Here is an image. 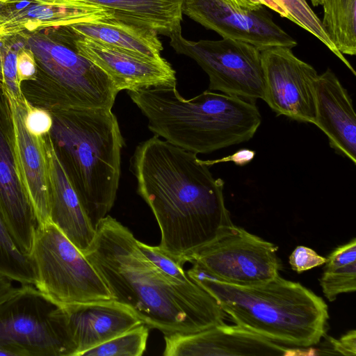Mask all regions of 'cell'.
<instances>
[{
  "label": "cell",
  "instance_id": "obj_1",
  "mask_svg": "<svg viewBox=\"0 0 356 356\" xmlns=\"http://www.w3.org/2000/svg\"><path fill=\"white\" fill-rule=\"evenodd\" d=\"M131 170L159 226L158 246L179 264L233 224L224 181L214 178L197 154L154 135L137 145Z\"/></svg>",
  "mask_w": 356,
  "mask_h": 356
},
{
  "label": "cell",
  "instance_id": "obj_2",
  "mask_svg": "<svg viewBox=\"0 0 356 356\" xmlns=\"http://www.w3.org/2000/svg\"><path fill=\"white\" fill-rule=\"evenodd\" d=\"M132 232L111 216L99 221L83 253L113 300L164 334L193 333L222 324L226 314L203 288L171 282L143 254Z\"/></svg>",
  "mask_w": 356,
  "mask_h": 356
},
{
  "label": "cell",
  "instance_id": "obj_3",
  "mask_svg": "<svg viewBox=\"0 0 356 356\" xmlns=\"http://www.w3.org/2000/svg\"><path fill=\"white\" fill-rule=\"evenodd\" d=\"M177 83L129 90L154 135L195 154H209L250 140L261 115L255 102L205 90L186 99Z\"/></svg>",
  "mask_w": 356,
  "mask_h": 356
},
{
  "label": "cell",
  "instance_id": "obj_4",
  "mask_svg": "<svg viewBox=\"0 0 356 356\" xmlns=\"http://www.w3.org/2000/svg\"><path fill=\"white\" fill-rule=\"evenodd\" d=\"M186 274L236 325L268 341L302 349L317 345L326 334L327 304L298 282L278 275L262 284L234 286L215 279L195 264Z\"/></svg>",
  "mask_w": 356,
  "mask_h": 356
},
{
  "label": "cell",
  "instance_id": "obj_5",
  "mask_svg": "<svg viewBox=\"0 0 356 356\" xmlns=\"http://www.w3.org/2000/svg\"><path fill=\"white\" fill-rule=\"evenodd\" d=\"M56 154L93 227L113 207L120 177L124 140L111 109L50 112Z\"/></svg>",
  "mask_w": 356,
  "mask_h": 356
},
{
  "label": "cell",
  "instance_id": "obj_6",
  "mask_svg": "<svg viewBox=\"0 0 356 356\" xmlns=\"http://www.w3.org/2000/svg\"><path fill=\"white\" fill-rule=\"evenodd\" d=\"M51 37L40 34L47 47L29 43L37 63L33 80L23 81L20 88L32 105L49 112L74 108L111 109L118 90L110 77L78 53L74 33L67 26Z\"/></svg>",
  "mask_w": 356,
  "mask_h": 356
},
{
  "label": "cell",
  "instance_id": "obj_7",
  "mask_svg": "<svg viewBox=\"0 0 356 356\" xmlns=\"http://www.w3.org/2000/svg\"><path fill=\"white\" fill-rule=\"evenodd\" d=\"M29 256L35 286L58 306L113 300L92 264L51 222L38 226Z\"/></svg>",
  "mask_w": 356,
  "mask_h": 356
},
{
  "label": "cell",
  "instance_id": "obj_8",
  "mask_svg": "<svg viewBox=\"0 0 356 356\" xmlns=\"http://www.w3.org/2000/svg\"><path fill=\"white\" fill-rule=\"evenodd\" d=\"M0 349L10 356H74L63 309L35 286L0 299Z\"/></svg>",
  "mask_w": 356,
  "mask_h": 356
},
{
  "label": "cell",
  "instance_id": "obj_9",
  "mask_svg": "<svg viewBox=\"0 0 356 356\" xmlns=\"http://www.w3.org/2000/svg\"><path fill=\"white\" fill-rule=\"evenodd\" d=\"M170 38L177 53L193 59L207 74L209 90L254 102L264 99L261 51L254 45L229 38L192 41L186 39L181 31Z\"/></svg>",
  "mask_w": 356,
  "mask_h": 356
},
{
  "label": "cell",
  "instance_id": "obj_10",
  "mask_svg": "<svg viewBox=\"0 0 356 356\" xmlns=\"http://www.w3.org/2000/svg\"><path fill=\"white\" fill-rule=\"evenodd\" d=\"M278 247L232 224L187 260L215 279L238 286L262 284L279 275Z\"/></svg>",
  "mask_w": 356,
  "mask_h": 356
},
{
  "label": "cell",
  "instance_id": "obj_11",
  "mask_svg": "<svg viewBox=\"0 0 356 356\" xmlns=\"http://www.w3.org/2000/svg\"><path fill=\"white\" fill-rule=\"evenodd\" d=\"M265 90L264 101L277 115L314 124L318 73L286 47L261 51Z\"/></svg>",
  "mask_w": 356,
  "mask_h": 356
},
{
  "label": "cell",
  "instance_id": "obj_12",
  "mask_svg": "<svg viewBox=\"0 0 356 356\" xmlns=\"http://www.w3.org/2000/svg\"><path fill=\"white\" fill-rule=\"evenodd\" d=\"M0 213L19 249L29 255L38 223L21 182L11 103L0 84Z\"/></svg>",
  "mask_w": 356,
  "mask_h": 356
},
{
  "label": "cell",
  "instance_id": "obj_13",
  "mask_svg": "<svg viewBox=\"0 0 356 356\" xmlns=\"http://www.w3.org/2000/svg\"><path fill=\"white\" fill-rule=\"evenodd\" d=\"M237 8L224 0H184L182 13L222 38L243 41L261 51L296 47L297 42L266 13Z\"/></svg>",
  "mask_w": 356,
  "mask_h": 356
},
{
  "label": "cell",
  "instance_id": "obj_14",
  "mask_svg": "<svg viewBox=\"0 0 356 356\" xmlns=\"http://www.w3.org/2000/svg\"><path fill=\"white\" fill-rule=\"evenodd\" d=\"M165 356H269L294 355V348L225 323L193 333L164 334Z\"/></svg>",
  "mask_w": 356,
  "mask_h": 356
},
{
  "label": "cell",
  "instance_id": "obj_15",
  "mask_svg": "<svg viewBox=\"0 0 356 356\" xmlns=\"http://www.w3.org/2000/svg\"><path fill=\"white\" fill-rule=\"evenodd\" d=\"M111 17L103 8L79 0H3L0 35H31L46 29Z\"/></svg>",
  "mask_w": 356,
  "mask_h": 356
},
{
  "label": "cell",
  "instance_id": "obj_16",
  "mask_svg": "<svg viewBox=\"0 0 356 356\" xmlns=\"http://www.w3.org/2000/svg\"><path fill=\"white\" fill-rule=\"evenodd\" d=\"M74 35L78 53L102 70L112 80L118 92L177 83L175 71L163 58H147Z\"/></svg>",
  "mask_w": 356,
  "mask_h": 356
},
{
  "label": "cell",
  "instance_id": "obj_17",
  "mask_svg": "<svg viewBox=\"0 0 356 356\" xmlns=\"http://www.w3.org/2000/svg\"><path fill=\"white\" fill-rule=\"evenodd\" d=\"M61 307L74 356H81L86 350L143 323L128 307L114 300Z\"/></svg>",
  "mask_w": 356,
  "mask_h": 356
},
{
  "label": "cell",
  "instance_id": "obj_18",
  "mask_svg": "<svg viewBox=\"0 0 356 356\" xmlns=\"http://www.w3.org/2000/svg\"><path fill=\"white\" fill-rule=\"evenodd\" d=\"M336 152L356 163V115L353 100L336 74L327 68L315 85V120Z\"/></svg>",
  "mask_w": 356,
  "mask_h": 356
},
{
  "label": "cell",
  "instance_id": "obj_19",
  "mask_svg": "<svg viewBox=\"0 0 356 356\" xmlns=\"http://www.w3.org/2000/svg\"><path fill=\"white\" fill-rule=\"evenodd\" d=\"M44 149L49 178V220L83 253L92 242L96 229L56 154L50 133L44 137Z\"/></svg>",
  "mask_w": 356,
  "mask_h": 356
},
{
  "label": "cell",
  "instance_id": "obj_20",
  "mask_svg": "<svg viewBox=\"0 0 356 356\" xmlns=\"http://www.w3.org/2000/svg\"><path fill=\"white\" fill-rule=\"evenodd\" d=\"M10 100L19 175L35 211L38 225H41L50 222L49 178L44 149L46 136L38 138L31 135L24 124L25 106L10 98Z\"/></svg>",
  "mask_w": 356,
  "mask_h": 356
},
{
  "label": "cell",
  "instance_id": "obj_21",
  "mask_svg": "<svg viewBox=\"0 0 356 356\" xmlns=\"http://www.w3.org/2000/svg\"><path fill=\"white\" fill-rule=\"evenodd\" d=\"M104 8L111 18L170 37L181 31L184 0H79Z\"/></svg>",
  "mask_w": 356,
  "mask_h": 356
},
{
  "label": "cell",
  "instance_id": "obj_22",
  "mask_svg": "<svg viewBox=\"0 0 356 356\" xmlns=\"http://www.w3.org/2000/svg\"><path fill=\"white\" fill-rule=\"evenodd\" d=\"M76 35L147 58H162V43L154 31L111 17L67 26Z\"/></svg>",
  "mask_w": 356,
  "mask_h": 356
},
{
  "label": "cell",
  "instance_id": "obj_23",
  "mask_svg": "<svg viewBox=\"0 0 356 356\" xmlns=\"http://www.w3.org/2000/svg\"><path fill=\"white\" fill-rule=\"evenodd\" d=\"M323 26L342 55L356 54V0H324Z\"/></svg>",
  "mask_w": 356,
  "mask_h": 356
},
{
  "label": "cell",
  "instance_id": "obj_24",
  "mask_svg": "<svg viewBox=\"0 0 356 356\" xmlns=\"http://www.w3.org/2000/svg\"><path fill=\"white\" fill-rule=\"evenodd\" d=\"M0 275L21 284L36 285L37 276L29 255L12 236L0 213Z\"/></svg>",
  "mask_w": 356,
  "mask_h": 356
},
{
  "label": "cell",
  "instance_id": "obj_25",
  "mask_svg": "<svg viewBox=\"0 0 356 356\" xmlns=\"http://www.w3.org/2000/svg\"><path fill=\"white\" fill-rule=\"evenodd\" d=\"M28 35H0V84L7 91L9 98L25 106L17 76V56L28 44Z\"/></svg>",
  "mask_w": 356,
  "mask_h": 356
},
{
  "label": "cell",
  "instance_id": "obj_26",
  "mask_svg": "<svg viewBox=\"0 0 356 356\" xmlns=\"http://www.w3.org/2000/svg\"><path fill=\"white\" fill-rule=\"evenodd\" d=\"M149 330L147 325L140 323L86 350L81 356H141L146 350Z\"/></svg>",
  "mask_w": 356,
  "mask_h": 356
},
{
  "label": "cell",
  "instance_id": "obj_27",
  "mask_svg": "<svg viewBox=\"0 0 356 356\" xmlns=\"http://www.w3.org/2000/svg\"><path fill=\"white\" fill-rule=\"evenodd\" d=\"M286 10L288 19L314 35L352 72H356L350 63L336 48L325 32L321 20L309 7L306 0H276Z\"/></svg>",
  "mask_w": 356,
  "mask_h": 356
},
{
  "label": "cell",
  "instance_id": "obj_28",
  "mask_svg": "<svg viewBox=\"0 0 356 356\" xmlns=\"http://www.w3.org/2000/svg\"><path fill=\"white\" fill-rule=\"evenodd\" d=\"M325 298L332 302L341 293L356 290V261L349 264L324 267L319 279Z\"/></svg>",
  "mask_w": 356,
  "mask_h": 356
},
{
  "label": "cell",
  "instance_id": "obj_29",
  "mask_svg": "<svg viewBox=\"0 0 356 356\" xmlns=\"http://www.w3.org/2000/svg\"><path fill=\"white\" fill-rule=\"evenodd\" d=\"M138 243L143 254L171 282L184 288H194L198 285L187 275L183 266L161 250L158 245H149L140 241H138Z\"/></svg>",
  "mask_w": 356,
  "mask_h": 356
},
{
  "label": "cell",
  "instance_id": "obj_30",
  "mask_svg": "<svg viewBox=\"0 0 356 356\" xmlns=\"http://www.w3.org/2000/svg\"><path fill=\"white\" fill-rule=\"evenodd\" d=\"M25 107L24 124L29 132L38 138L49 134L53 123L51 113L32 105L26 99Z\"/></svg>",
  "mask_w": 356,
  "mask_h": 356
},
{
  "label": "cell",
  "instance_id": "obj_31",
  "mask_svg": "<svg viewBox=\"0 0 356 356\" xmlns=\"http://www.w3.org/2000/svg\"><path fill=\"white\" fill-rule=\"evenodd\" d=\"M325 261L326 258L318 254L313 249L303 245L297 246L289 258L292 270L298 273L321 266Z\"/></svg>",
  "mask_w": 356,
  "mask_h": 356
},
{
  "label": "cell",
  "instance_id": "obj_32",
  "mask_svg": "<svg viewBox=\"0 0 356 356\" xmlns=\"http://www.w3.org/2000/svg\"><path fill=\"white\" fill-rule=\"evenodd\" d=\"M37 74V63L29 44L22 48L17 56V76L19 84L33 80Z\"/></svg>",
  "mask_w": 356,
  "mask_h": 356
},
{
  "label": "cell",
  "instance_id": "obj_33",
  "mask_svg": "<svg viewBox=\"0 0 356 356\" xmlns=\"http://www.w3.org/2000/svg\"><path fill=\"white\" fill-rule=\"evenodd\" d=\"M356 239L354 238L348 243L338 246L326 258L324 267L343 265L355 261Z\"/></svg>",
  "mask_w": 356,
  "mask_h": 356
},
{
  "label": "cell",
  "instance_id": "obj_34",
  "mask_svg": "<svg viewBox=\"0 0 356 356\" xmlns=\"http://www.w3.org/2000/svg\"><path fill=\"white\" fill-rule=\"evenodd\" d=\"M330 342L334 352L338 354L355 356L356 355V331L352 330L339 339L330 337Z\"/></svg>",
  "mask_w": 356,
  "mask_h": 356
},
{
  "label": "cell",
  "instance_id": "obj_35",
  "mask_svg": "<svg viewBox=\"0 0 356 356\" xmlns=\"http://www.w3.org/2000/svg\"><path fill=\"white\" fill-rule=\"evenodd\" d=\"M255 152L248 149H240L233 154L214 161H204L208 165H212L217 163L232 161L237 165H245L250 163L254 157Z\"/></svg>",
  "mask_w": 356,
  "mask_h": 356
},
{
  "label": "cell",
  "instance_id": "obj_36",
  "mask_svg": "<svg viewBox=\"0 0 356 356\" xmlns=\"http://www.w3.org/2000/svg\"><path fill=\"white\" fill-rule=\"evenodd\" d=\"M232 5L243 9L258 10L262 8V4L259 0H224Z\"/></svg>",
  "mask_w": 356,
  "mask_h": 356
},
{
  "label": "cell",
  "instance_id": "obj_37",
  "mask_svg": "<svg viewBox=\"0 0 356 356\" xmlns=\"http://www.w3.org/2000/svg\"><path fill=\"white\" fill-rule=\"evenodd\" d=\"M15 288L10 280L0 275V299L8 295Z\"/></svg>",
  "mask_w": 356,
  "mask_h": 356
},
{
  "label": "cell",
  "instance_id": "obj_38",
  "mask_svg": "<svg viewBox=\"0 0 356 356\" xmlns=\"http://www.w3.org/2000/svg\"><path fill=\"white\" fill-rule=\"evenodd\" d=\"M314 6H322L324 0H310Z\"/></svg>",
  "mask_w": 356,
  "mask_h": 356
},
{
  "label": "cell",
  "instance_id": "obj_39",
  "mask_svg": "<svg viewBox=\"0 0 356 356\" xmlns=\"http://www.w3.org/2000/svg\"><path fill=\"white\" fill-rule=\"evenodd\" d=\"M1 355L10 356V354L8 352H6V351H5L3 350L0 349V356H1Z\"/></svg>",
  "mask_w": 356,
  "mask_h": 356
},
{
  "label": "cell",
  "instance_id": "obj_40",
  "mask_svg": "<svg viewBox=\"0 0 356 356\" xmlns=\"http://www.w3.org/2000/svg\"><path fill=\"white\" fill-rule=\"evenodd\" d=\"M3 0H0V22L1 20V8L3 6Z\"/></svg>",
  "mask_w": 356,
  "mask_h": 356
}]
</instances>
